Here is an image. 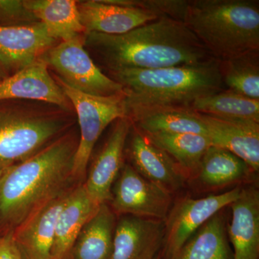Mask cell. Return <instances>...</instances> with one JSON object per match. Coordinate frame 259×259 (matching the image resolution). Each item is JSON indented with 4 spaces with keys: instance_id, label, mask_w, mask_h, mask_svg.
<instances>
[{
    "instance_id": "1",
    "label": "cell",
    "mask_w": 259,
    "mask_h": 259,
    "mask_svg": "<svg viewBox=\"0 0 259 259\" xmlns=\"http://www.w3.org/2000/svg\"><path fill=\"white\" fill-rule=\"evenodd\" d=\"M84 44L109 73L194 65L214 59L184 22L162 17L121 35L90 32Z\"/></svg>"
},
{
    "instance_id": "2",
    "label": "cell",
    "mask_w": 259,
    "mask_h": 259,
    "mask_svg": "<svg viewBox=\"0 0 259 259\" xmlns=\"http://www.w3.org/2000/svg\"><path fill=\"white\" fill-rule=\"evenodd\" d=\"M78 142L70 135L53 141L0 177V226L13 231L44 202L67 188Z\"/></svg>"
},
{
    "instance_id": "3",
    "label": "cell",
    "mask_w": 259,
    "mask_h": 259,
    "mask_svg": "<svg viewBox=\"0 0 259 259\" xmlns=\"http://www.w3.org/2000/svg\"><path fill=\"white\" fill-rule=\"evenodd\" d=\"M125 95L126 117L131 121L152 112L188 109L197 99L226 90L219 61L156 69L110 72Z\"/></svg>"
},
{
    "instance_id": "4",
    "label": "cell",
    "mask_w": 259,
    "mask_h": 259,
    "mask_svg": "<svg viewBox=\"0 0 259 259\" xmlns=\"http://www.w3.org/2000/svg\"><path fill=\"white\" fill-rule=\"evenodd\" d=\"M183 22L216 60L259 50L258 0H188Z\"/></svg>"
},
{
    "instance_id": "5",
    "label": "cell",
    "mask_w": 259,
    "mask_h": 259,
    "mask_svg": "<svg viewBox=\"0 0 259 259\" xmlns=\"http://www.w3.org/2000/svg\"><path fill=\"white\" fill-rule=\"evenodd\" d=\"M66 125L58 116L0 110V170L33 156Z\"/></svg>"
},
{
    "instance_id": "6",
    "label": "cell",
    "mask_w": 259,
    "mask_h": 259,
    "mask_svg": "<svg viewBox=\"0 0 259 259\" xmlns=\"http://www.w3.org/2000/svg\"><path fill=\"white\" fill-rule=\"evenodd\" d=\"M58 79L78 117L80 138L75 153L72 180L83 183L99 138L110 123L126 117L125 95L123 93L110 97L94 96L77 91Z\"/></svg>"
},
{
    "instance_id": "7",
    "label": "cell",
    "mask_w": 259,
    "mask_h": 259,
    "mask_svg": "<svg viewBox=\"0 0 259 259\" xmlns=\"http://www.w3.org/2000/svg\"><path fill=\"white\" fill-rule=\"evenodd\" d=\"M82 36L54 46L42 56L59 75V79L81 93L99 97L121 95L120 83L109 77L85 50Z\"/></svg>"
},
{
    "instance_id": "8",
    "label": "cell",
    "mask_w": 259,
    "mask_h": 259,
    "mask_svg": "<svg viewBox=\"0 0 259 259\" xmlns=\"http://www.w3.org/2000/svg\"><path fill=\"white\" fill-rule=\"evenodd\" d=\"M241 187L199 199L177 202L165 220L162 259H170L204 223L238 198Z\"/></svg>"
},
{
    "instance_id": "9",
    "label": "cell",
    "mask_w": 259,
    "mask_h": 259,
    "mask_svg": "<svg viewBox=\"0 0 259 259\" xmlns=\"http://www.w3.org/2000/svg\"><path fill=\"white\" fill-rule=\"evenodd\" d=\"M110 202L115 214L165 221L171 208L172 198L171 194L125 163L112 187Z\"/></svg>"
},
{
    "instance_id": "10",
    "label": "cell",
    "mask_w": 259,
    "mask_h": 259,
    "mask_svg": "<svg viewBox=\"0 0 259 259\" xmlns=\"http://www.w3.org/2000/svg\"><path fill=\"white\" fill-rule=\"evenodd\" d=\"M72 188L67 187L48 199L13 230L23 259H52L56 223Z\"/></svg>"
},
{
    "instance_id": "11",
    "label": "cell",
    "mask_w": 259,
    "mask_h": 259,
    "mask_svg": "<svg viewBox=\"0 0 259 259\" xmlns=\"http://www.w3.org/2000/svg\"><path fill=\"white\" fill-rule=\"evenodd\" d=\"M128 117L118 119L111 134L90 167L83 182L88 193L98 203L110 202L114 183L123 166L124 150L132 128Z\"/></svg>"
},
{
    "instance_id": "12",
    "label": "cell",
    "mask_w": 259,
    "mask_h": 259,
    "mask_svg": "<svg viewBox=\"0 0 259 259\" xmlns=\"http://www.w3.org/2000/svg\"><path fill=\"white\" fill-rule=\"evenodd\" d=\"M132 129L128 148L131 166L141 176L169 194L180 190L187 180L180 167L146 134L134 125Z\"/></svg>"
},
{
    "instance_id": "13",
    "label": "cell",
    "mask_w": 259,
    "mask_h": 259,
    "mask_svg": "<svg viewBox=\"0 0 259 259\" xmlns=\"http://www.w3.org/2000/svg\"><path fill=\"white\" fill-rule=\"evenodd\" d=\"M165 222L121 215L116 223L111 259H155L163 248Z\"/></svg>"
},
{
    "instance_id": "14",
    "label": "cell",
    "mask_w": 259,
    "mask_h": 259,
    "mask_svg": "<svg viewBox=\"0 0 259 259\" xmlns=\"http://www.w3.org/2000/svg\"><path fill=\"white\" fill-rule=\"evenodd\" d=\"M197 115L205 126L211 146L236 155L252 171H258L259 122Z\"/></svg>"
},
{
    "instance_id": "15",
    "label": "cell",
    "mask_w": 259,
    "mask_h": 259,
    "mask_svg": "<svg viewBox=\"0 0 259 259\" xmlns=\"http://www.w3.org/2000/svg\"><path fill=\"white\" fill-rule=\"evenodd\" d=\"M11 99L38 100L68 110L71 102L51 77L42 58L0 80V101Z\"/></svg>"
},
{
    "instance_id": "16",
    "label": "cell",
    "mask_w": 259,
    "mask_h": 259,
    "mask_svg": "<svg viewBox=\"0 0 259 259\" xmlns=\"http://www.w3.org/2000/svg\"><path fill=\"white\" fill-rule=\"evenodd\" d=\"M56 41L40 22L0 25V64L18 71L41 58Z\"/></svg>"
},
{
    "instance_id": "17",
    "label": "cell",
    "mask_w": 259,
    "mask_h": 259,
    "mask_svg": "<svg viewBox=\"0 0 259 259\" xmlns=\"http://www.w3.org/2000/svg\"><path fill=\"white\" fill-rule=\"evenodd\" d=\"M85 35L90 32L121 35L160 18L152 12L111 4L107 0L78 2Z\"/></svg>"
},
{
    "instance_id": "18",
    "label": "cell",
    "mask_w": 259,
    "mask_h": 259,
    "mask_svg": "<svg viewBox=\"0 0 259 259\" xmlns=\"http://www.w3.org/2000/svg\"><path fill=\"white\" fill-rule=\"evenodd\" d=\"M228 236L233 247V259H258L259 192L255 187L242 188L233 201Z\"/></svg>"
},
{
    "instance_id": "19",
    "label": "cell",
    "mask_w": 259,
    "mask_h": 259,
    "mask_svg": "<svg viewBox=\"0 0 259 259\" xmlns=\"http://www.w3.org/2000/svg\"><path fill=\"white\" fill-rule=\"evenodd\" d=\"M100 205L88 193L83 182L72 188L56 223L51 250L52 259H70L73 245L80 232Z\"/></svg>"
},
{
    "instance_id": "20",
    "label": "cell",
    "mask_w": 259,
    "mask_h": 259,
    "mask_svg": "<svg viewBox=\"0 0 259 259\" xmlns=\"http://www.w3.org/2000/svg\"><path fill=\"white\" fill-rule=\"evenodd\" d=\"M24 6L47 29L49 36L69 41L85 34L77 1L25 0Z\"/></svg>"
},
{
    "instance_id": "21",
    "label": "cell",
    "mask_w": 259,
    "mask_h": 259,
    "mask_svg": "<svg viewBox=\"0 0 259 259\" xmlns=\"http://www.w3.org/2000/svg\"><path fill=\"white\" fill-rule=\"evenodd\" d=\"M116 226L115 213L107 202L83 227L70 259H111Z\"/></svg>"
},
{
    "instance_id": "22",
    "label": "cell",
    "mask_w": 259,
    "mask_h": 259,
    "mask_svg": "<svg viewBox=\"0 0 259 259\" xmlns=\"http://www.w3.org/2000/svg\"><path fill=\"white\" fill-rule=\"evenodd\" d=\"M170 259H233L222 214L204 223Z\"/></svg>"
},
{
    "instance_id": "23",
    "label": "cell",
    "mask_w": 259,
    "mask_h": 259,
    "mask_svg": "<svg viewBox=\"0 0 259 259\" xmlns=\"http://www.w3.org/2000/svg\"><path fill=\"white\" fill-rule=\"evenodd\" d=\"M169 155L186 177H196L204 153L211 146L207 136L193 134H146Z\"/></svg>"
},
{
    "instance_id": "24",
    "label": "cell",
    "mask_w": 259,
    "mask_h": 259,
    "mask_svg": "<svg viewBox=\"0 0 259 259\" xmlns=\"http://www.w3.org/2000/svg\"><path fill=\"white\" fill-rule=\"evenodd\" d=\"M251 171L236 155L211 146L202 158L196 177L205 187L217 188L244 180Z\"/></svg>"
},
{
    "instance_id": "25",
    "label": "cell",
    "mask_w": 259,
    "mask_h": 259,
    "mask_svg": "<svg viewBox=\"0 0 259 259\" xmlns=\"http://www.w3.org/2000/svg\"><path fill=\"white\" fill-rule=\"evenodd\" d=\"M190 110L221 118L259 122V100L228 90L197 99L190 105Z\"/></svg>"
},
{
    "instance_id": "26",
    "label": "cell",
    "mask_w": 259,
    "mask_h": 259,
    "mask_svg": "<svg viewBox=\"0 0 259 259\" xmlns=\"http://www.w3.org/2000/svg\"><path fill=\"white\" fill-rule=\"evenodd\" d=\"M146 134H193L207 136V130L197 112L188 109H170L147 114L131 121Z\"/></svg>"
},
{
    "instance_id": "27",
    "label": "cell",
    "mask_w": 259,
    "mask_h": 259,
    "mask_svg": "<svg viewBox=\"0 0 259 259\" xmlns=\"http://www.w3.org/2000/svg\"><path fill=\"white\" fill-rule=\"evenodd\" d=\"M226 90L259 100V50L219 61Z\"/></svg>"
},
{
    "instance_id": "28",
    "label": "cell",
    "mask_w": 259,
    "mask_h": 259,
    "mask_svg": "<svg viewBox=\"0 0 259 259\" xmlns=\"http://www.w3.org/2000/svg\"><path fill=\"white\" fill-rule=\"evenodd\" d=\"M111 4L134 7L159 16L184 21L188 0H107Z\"/></svg>"
},
{
    "instance_id": "29",
    "label": "cell",
    "mask_w": 259,
    "mask_h": 259,
    "mask_svg": "<svg viewBox=\"0 0 259 259\" xmlns=\"http://www.w3.org/2000/svg\"><path fill=\"white\" fill-rule=\"evenodd\" d=\"M37 20L24 6L20 0H0V25H27Z\"/></svg>"
},
{
    "instance_id": "30",
    "label": "cell",
    "mask_w": 259,
    "mask_h": 259,
    "mask_svg": "<svg viewBox=\"0 0 259 259\" xmlns=\"http://www.w3.org/2000/svg\"><path fill=\"white\" fill-rule=\"evenodd\" d=\"M0 259H23L13 238V231L0 236Z\"/></svg>"
},
{
    "instance_id": "31",
    "label": "cell",
    "mask_w": 259,
    "mask_h": 259,
    "mask_svg": "<svg viewBox=\"0 0 259 259\" xmlns=\"http://www.w3.org/2000/svg\"><path fill=\"white\" fill-rule=\"evenodd\" d=\"M5 78H7L6 74H5V71L2 67L1 64H0V80L4 79Z\"/></svg>"
},
{
    "instance_id": "32",
    "label": "cell",
    "mask_w": 259,
    "mask_h": 259,
    "mask_svg": "<svg viewBox=\"0 0 259 259\" xmlns=\"http://www.w3.org/2000/svg\"><path fill=\"white\" fill-rule=\"evenodd\" d=\"M3 170H0V177H1L2 174H3Z\"/></svg>"
},
{
    "instance_id": "33",
    "label": "cell",
    "mask_w": 259,
    "mask_h": 259,
    "mask_svg": "<svg viewBox=\"0 0 259 259\" xmlns=\"http://www.w3.org/2000/svg\"><path fill=\"white\" fill-rule=\"evenodd\" d=\"M155 259H162V258H161V256H157V257H156V258H155Z\"/></svg>"
}]
</instances>
